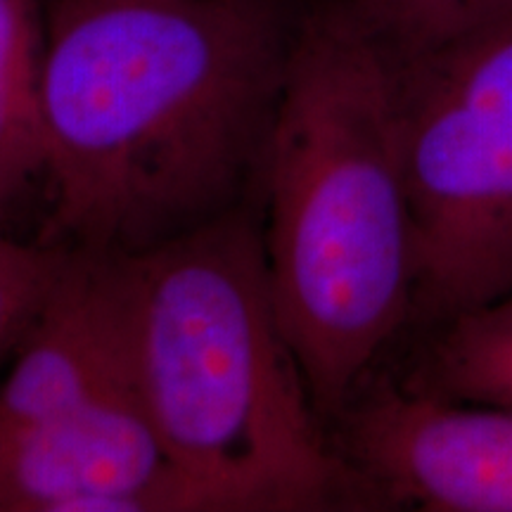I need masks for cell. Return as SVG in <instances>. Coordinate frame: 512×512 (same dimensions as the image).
<instances>
[{"instance_id":"obj_1","label":"cell","mask_w":512,"mask_h":512,"mask_svg":"<svg viewBox=\"0 0 512 512\" xmlns=\"http://www.w3.org/2000/svg\"><path fill=\"white\" fill-rule=\"evenodd\" d=\"M297 27L280 0H50L41 242L138 256L259 207Z\"/></svg>"},{"instance_id":"obj_2","label":"cell","mask_w":512,"mask_h":512,"mask_svg":"<svg viewBox=\"0 0 512 512\" xmlns=\"http://www.w3.org/2000/svg\"><path fill=\"white\" fill-rule=\"evenodd\" d=\"M273 302L325 425L415 311L392 55L349 0L299 17L261 188Z\"/></svg>"},{"instance_id":"obj_3","label":"cell","mask_w":512,"mask_h":512,"mask_svg":"<svg viewBox=\"0 0 512 512\" xmlns=\"http://www.w3.org/2000/svg\"><path fill=\"white\" fill-rule=\"evenodd\" d=\"M131 271L138 399L192 512L361 503L280 325L261 204L131 256Z\"/></svg>"},{"instance_id":"obj_4","label":"cell","mask_w":512,"mask_h":512,"mask_svg":"<svg viewBox=\"0 0 512 512\" xmlns=\"http://www.w3.org/2000/svg\"><path fill=\"white\" fill-rule=\"evenodd\" d=\"M389 55L415 230L413 323L430 328L512 292V15Z\"/></svg>"},{"instance_id":"obj_5","label":"cell","mask_w":512,"mask_h":512,"mask_svg":"<svg viewBox=\"0 0 512 512\" xmlns=\"http://www.w3.org/2000/svg\"><path fill=\"white\" fill-rule=\"evenodd\" d=\"M361 503L512 512V411L370 375L330 420Z\"/></svg>"},{"instance_id":"obj_6","label":"cell","mask_w":512,"mask_h":512,"mask_svg":"<svg viewBox=\"0 0 512 512\" xmlns=\"http://www.w3.org/2000/svg\"><path fill=\"white\" fill-rule=\"evenodd\" d=\"M0 512H192L138 394L0 432Z\"/></svg>"},{"instance_id":"obj_7","label":"cell","mask_w":512,"mask_h":512,"mask_svg":"<svg viewBox=\"0 0 512 512\" xmlns=\"http://www.w3.org/2000/svg\"><path fill=\"white\" fill-rule=\"evenodd\" d=\"M138 394L131 256L67 249L0 380V432Z\"/></svg>"},{"instance_id":"obj_8","label":"cell","mask_w":512,"mask_h":512,"mask_svg":"<svg viewBox=\"0 0 512 512\" xmlns=\"http://www.w3.org/2000/svg\"><path fill=\"white\" fill-rule=\"evenodd\" d=\"M406 387L512 411V292L425 328Z\"/></svg>"},{"instance_id":"obj_9","label":"cell","mask_w":512,"mask_h":512,"mask_svg":"<svg viewBox=\"0 0 512 512\" xmlns=\"http://www.w3.org/2000/svg\"><path fill=\"white\" fill-rule=\"evenodd\" d=\"M41 0H0V211L43 174Z\"/></svg>"},{"instance_id":"obj_10","label":"cell","mask_w":512,"mask_h":512,"mask_svg":"<svg viewBox=\"0 0 512 512\" xmlns=\"http://www.w3.org/2000/svg\"><path fill=\"white\" fill-rule=\"evenodd\" d=\"M396 55H413L512 15V0H349Z\"/></svg>"},{"instance_id":"obj_11","label":"cell","mask_w":512,"mask_h":512,"mask_svg":"<svg viewBox=\"0 0 512 512\" xmlns=\"http://www.w3.org/2000/svg\"><path fill=\"white\" fill-rule=\"evenodd\" d=\"M67 249L46 242H17L0 233V363L17 342L48 297Z\"/></svg>"}]
</instances>
